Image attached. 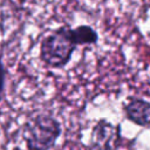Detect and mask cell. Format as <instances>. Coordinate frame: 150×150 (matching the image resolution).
Here are the masks:
<instances>
[{
	"instance_id": "7a4b0ae2",
	"label": "cell",
	"mask_w": 150,
	"mask_h": 150,
	"mask_svg": "<svg viewBox=\"0 0 150 150\" xmlns=\"http://www.w3.org/2000/svg\"><path fill=\"white\" fill-rule=\"evenodd\" d=\"M61 132L62 127L57 118L48 112H39L26 121L22 137L27 150H50Z\"/></svg>"
},
{
	"instance_id": "3957f363",
	"label": "cell",
	"mask_w": 150,
	"mask_h": 150,
	"mask_svg": "<svg viewBox=\"0 0 150 150\" xmlns=\"http://www.w3.org/2000/svg\"><path fill=\"white\" fill-rule=\"evenodd\" d=\"M117 131L115 125L105 118L98 120L90 132L89 145L91 150H112V143Z\"/></svg>"
},
{
	"instance_id": "6da1fadb",
	"label": "cell",
	"mask_w": 150,
	"mask_h": 150,
	"mask_svg": "<svg viewBox=\"0 0 150 150\" xmlns=\"http://www.w3.org/2000/svg\"><path fill=\"white\" fill-rule=\"evenodd\" d=\"M70 29L69 25H62L41 40L39 56L45 67L60 69L70 62L77 48L70 35Z\"/></svg>"
},
{
	"instance_id": "52a82bcc",
	"label": "cell",
	"mask_w": 150,
	"mask_h": 150,
	"mask_svg": "<svg viewBox=\"0 0 150 150\" xmlns=\"http://www.w3.org/2000/svg\"><path fill=\"white\" fill-rule=\"evenodd\" d=\"M2 66H5V64H4V61H2V50L0 49V67H2Z\"/></svg>"
},
{
	"instance_id": "277c9868",
	"label": "cell",
	"mask_w": 150,
	"mask_h": 150,
	"mask_svg": "<svg viewBox=\"0 0 150 150\" xmlns=\"http://www.w3.org/2000/svg\"><path fill=\"white\" fill-rule=\"evenodd\" d=\"M123 111L125 117L135 123L136 125L149 128L150 127V102L137 97L131 96L123 105Z\"/></svg>"
},
{
	"instance_id": "5b68a950",
	"label": "cell",
	"mask_w": 150,
	"mask_h": 150,
	"mask_svg": "<svg viewBox=\"0 0 150 150\" xmlns=\"http://www.w3.org/2000/svg\"><path fill=\"white\" fill-rule=\"evenodd\" d=\"M70 35L76 46L96 45L98 41V34L89 25H80L70 29Z\"/></svg>"
},
{
	"instance_id": "8992f818",
	"label": "cell",
	"mask_w": 150,
	"mask_h": 150,
	"mask_svg": "<svg viewBox=\"0 0 150 150\" xmlns=\"http://www.w3.org/2000/svg\"><path fill=\"white\" fill-rule=\"evenodd\" d=\"M4 23H5V15H4V12L0 6V33L4 30Z\"/></svg>"
}]
</instances>
